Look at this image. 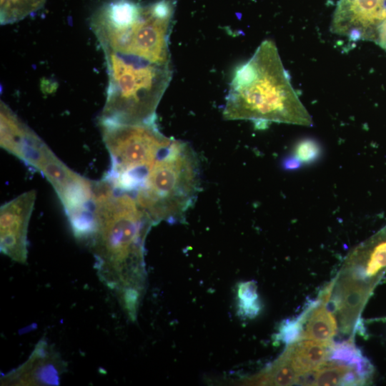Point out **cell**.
<instances>
[{"instance_id": "obj_3", "label": "cell", "mask_w": 386, "mask_h": 386, "mask_svg": "<svg viewBox=\"0 0 386 386\" xmlns=\"http://www.w3.org/2000/svg\"><path fill=\"white\" fill-rule=\"evenodd\" d=\"M223 117L264 124L312 125L272 41H262L252 56L235 69Z\"/></svg>"}, {"instance_id": "obj_8", "label": "cell", "mask_w": 386, "mask_h": 386, "mask_svg": "<svg viewBox=\"0 0 386 386\" xmlns=\"http://www.w3.org/2000/svg\"><path fill=\"white\" fill-rule=\"evenodd\" d=\"M66 363L44 340L36 345L29 359L1 378V385H58Z\"/></svg>"}, {"instance_id": "obj_7", "label": "cell", "mask_w": 386, "mask_h": 386, "mask_svg": "<svg viewBox=\"0 0 386 386\" xmlns=\"http://www.w3.org/2000/svg\"><path fill=\"white\" fill-rule=\"evenodd\" d=\"M386 0H338L331 23L333 33L350 41L370 40L386 18Z\"/></svg>"}, {"instance_id": "obj_17", "label": "cell", "mask_w": 386, "mask_h": 386, "mask_svg": "<svg viewBox=\"0 0 386 386\" xmlns=\"http://www.w3.org/2000/svg\"><path fill=\"white\" fill-rule=\"evenodd\" d=\"M293 154L294 157L301 163L313 162L320 157V144L312 139H302L297 143Z\"/></svg>"}, {"instance_id": "obj_12", "label": "cell", "mask_w": 386, "mask_h": 386, "mask_svg": "<svg viewBox=\"0 0 386 386\" xmlns=\"http://www.w3.org/2000/svg\"><path fill=\"white\" fill-rule=\"evenodd\" d=\"M328 362L353 367L365 383L370 380L373 373L372 364L352 340L331 344Z\"/></svg>"}, {"instance_id": "obj_13", "label": "cell", "mask_w": 386, "mask_h": 386, "mask_svg": "<svg viewBox=\"0 0 386 386\" xmlns=\"http://www.w3.org/2000/svg\"><path fill=\"white\" fill-rule=\"evenodd\" d=\"M365 382L347 365L327 362L314 375V385H359Z\"/></svg>"}, {"instance_id": "obj_4", "label": "cell", "mask_w": 386, "mask_h": 386, "mask_svg": "<svg viewBox=\"0 0 386 386\" xmlns=\"http://www.w3.org/2000/svg\"><path fill=\"white\" fill-rule=\"evenodd\" d=\"M200 187V169L190 145L173 139L145 174L132 196L154 225L181 222Z\"/></svg>"}, {"instance_id": "obj_18", "label": "cell", "mask_w": 386, "mask_h": 386, "mask_svg": "<svg viewBox=\"0 0 386 386\" xmlns=\"http://www.w3.org/2000/svg\"><path fill=\"white\" fill-rule=\"evenodd\" d=\"M386 11V1H385ZM372 35L374 41L378 42L384 48H386V18L385 21L377 27Z\"/></svg>"}, {"instance_id": "obj_15", "label": "cell", "mask_w": 386, "mask_h": 386, "mask_svg": "<svg viewBox=\"0 0 386 386\" xmlns=\"http://www.w3.org/2000/svg\"><path fill=\"white\" fill-rule=\"evenodd\" d=\"M238 314L244 317L254 318L261 311L262 304L254 281L240 282L237 290Z\"/></svg>"}, {"instance_id": "obj_11", "label": "cell", "mask_w": 386, "mask_h": 386, "mask_svg": "<svg viewBox=\"0 0 386 386\" xmlns=\"http://www.w3.org/2000/svg\"><path fill=\"white\" fill-rule=\"evenodd\" d=\"M347 262L365 263L362 272L368 277L377 275L386 268V231L357 248Z\"/></svg>"}, {"instance_id": "obj_1", "label": "cell", "mask_w": 386, "mask_h": 386, "mask_svg": "<svg viewBox=\"0 0 386 386\" xmlns=\"http://www.w3.org/2000/svg\"><path fill=\"white\" fill-rule=\"evenodd\" d=\"M176 1L112 0L92 15L91 28L105 56L107 97L99 121L155 122L172 78L169 37Z\"/></svg>"}, {"instance_id": "obj_6", "label": "cell", "mask_w": 386, "mask_h": 386, "mask_svg": "<svg viewBox=\"0 0 386 386\" xmlns=\"http://www.w3.org/2000/svg\"><path fill=\"white\" fill-rule=\"evenodd\" d=\"M36 197L34 189L25 192L1 205V252L21 264L27 260V232Z\"/></svg>"}, {"instance_id": "obj_10", "label": "cell", "mask_w": 386, "mask_h": 386, "mask_svg": "<svg viewBox=\"0 0 386 386\" xmlns=\"http://www.w3.org/2000/svg\"><path fill=\"white\" fill-rule=\"evenodd\" d=\"M327 303L320 300L311 310L301 340L331 343V340L337 333V326L334 315L327 307Z\"/></svg>"}, {"instance_id": "obj_2", "label": "cell", "mask_w": 386, "mask_h": 386, "mask_svg": "<svg viewBox=\"0 0 386 386\" xmlns=\"http://www.w3.org/2000/svg\"><path fill=\"white\" fill-rule=\"evenodd\" d=\"M95 231L89 244L99 279L134 320L144 288V242L154 226L135 199L103 178L94 181Z\"/></svg>"}, {"instance_id": "obj_5", "label": "cell", "mask_w": 386, "mask_h": 386, "mask_svg": "<svg viewBox=\"0 0 386 386\" xmlns=\"http://www.w3.org/2000/svg\"><path fill=\"white\" fill-rule=\"evenodd\" d=\"M99 124L111 159L104 177L133 194L173 138L164 136L156 122L128 124L99 121Z\"/></svg>"}, {"instance_id": "obj_14", "label": "cell", "mask_w": 386, "mask_h": 386, "mask_svg": "<svg viewBox=\"0 0 386 386\" xmlns=\"http://www.w3.org/2000/svg\"><path fill=\"white\" fill-rule=\"evenodd\" d=\"M297 375L287 356H281L264 372L257 375L247 382L259 385H291L297 382Z\"/></svg>"}, {"instance_id": "obj_16", "label": "cell", "mask_w": 386, "mask_h": 386, "mask_svg": "<svg viewBox=\"0 0 386 386\" xmlns=\"http://www.w3.org/2000/svg\"><path fill=\"white\" fill-rule=\"evenodd\" d=\"M318 301L311 303L300 315L295 318L283 320L275 335V340L278 342L290 345L301 340L304 330V324L311 310L317 305Z\"/></svg>"}, {"instance_id": "obj_9", "label": "cell", "mask_w": 386, "mask_h": 386, "mask_svg": "<svg viewBox=\"0 0 386 386\" xmlns=\"http://www.w3.org/2000/svg\"><path fill=\"white\" fill-rule=\"evenodd\" d=\"M331 343L301 340L289 345L284 352L297 375L317 372L329 360Z\"/></svg>"}]
</instances>
